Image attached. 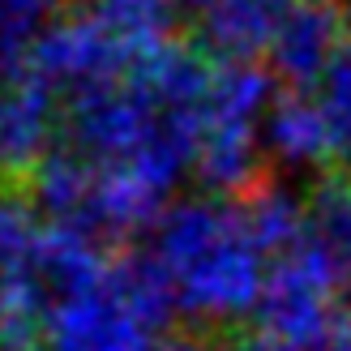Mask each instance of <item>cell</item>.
<instances>
[{
	"instance_id": "obj_3",
	"label": "cell",
	"mask_w": 351,
	"mask_h": 351,
	"mask_svg": "<svg viewBox=\"0 0 351 351\" xmlns=\"http://www.w3.org/2000/svg\"><path fill=\"white\" fill-rule=\"evenodd\" d=\"M347 17L339 9V0H295V9L283 17L274 43H270V60L274 73L291 82V90L317 86L330 60L339 56V47L347 43Z\"/></svg>"
},
{
	"instance_id": "obj_7",
	"label": "cell",
	"mask_w": 351,
	"mask_h": 351,
	"mask_svg": "<svg viewBox=\"0 0 351 351\" xmlns=\"http://www.w3.org/2000/svg\"><path fill=\"white\" fill-rule=\"evenodd\" d=\"M86 13L99 17L133 56H150L171 43V0H90Z\"/></svg>"
},
{
	"instance_id": "obj_5",
	"label": "cell",
	"mask_w": 351,
	"mask_h": 351,
	"mask_svg": "<svg viewBox=\"0 0 351 351\" xmlns=\"http://www.w3.org/2000/svg\"><path fill=\"white\" fill-rule=\"evenodd\" d=\"M291 9L295 0H215L206 9V39L227 60H253L257 51H270Z\"/></svg>"
},
{
	"instance_id": "obj_1",
	"label": "cell",
	"mask_w": 351,
	"mask_h": 351,
	"mask_svg": "<svg viewBox=\"0 0 351 351\" xmlns=\"http://www.w3.org/2000/svg\"><path fill=\"white\" fill-rule=\"evenodd\" d=\"M266 249L253 240L236 206L184 202L159 232V261L176 287V300L206 317H236L261 304Z\"/></svg>"
},
{
	"instance_id": "obj_4",
	"label": "cell",
	"mask_w": 351,
	"mask_h": 351,
	"mask_svg": "<svg viewBox=\"0 0 351 351\" xmlns=\"http://www.w3.org/2000/svg\"><path fill=\"white\" fill-rule=\"evenodd\" d=\"M295 249L317 261L335 287H351V171L330 167L326 180L313 189Z\"/></svg>"
},
{
	"instance_id": "obj_9",
	"label": "cell",
	"mask_w": 351,
	"mask_h": 351,
	"mask_svg": "<svg viewBox=\"0 0 351 351\" xmlns=\"http://www.w3.org/2000/svg\"><path fill=\"white\" fill-rule=\"evenodd\" d=\"M339 9H343V17H347V30H351V0H339Z\"/></svg>"
},
{
	"instance_id": "obj_6",
	"label": "cell",
	"mask_w": 351,
	"mask_h": 351,
	"mask_svg": "<svg viewBox=\"0 0 351 351\" xmlns=\"http://www.w3.org/2000/svg\"><path fill=\"white\" fill-rule=\"evenodd\" d=\"M270 142L291 163H326V167H335V159H339L322 103L308 99L304 90L283 95V103L270 112Z\"/></svg>"
},
{
	"instance_id": "obj_2",
	"label": "cell",
	"mask_w": 351,
	"mask_h": 351,
	"mask_svg": "<svg viewBox=\"0 0 351 351\" xmlns=\"http://www.w3.org/2000/svg\"><path fill=\"white\" fill-rule=\"evenodd\" d=\"M154 330L137 304L120 291L116 274H108L95 287L69 295L51 308L47 322V351H154Z\"/></svg>"
},
{
	"instance_id": "obj_8",
	"label": "cell",
	"mask_w": 351,
	"mask_h": 351,
	"mask_svg": "<svg viewBox=\"0 0 351 351\" xmlns=\"http://www.w3.org/2000/svg\"><path fill=\"white\" fill-rule=\"evenodd\" d=\"M322 112H326V125L330 137H335V154L339 159H351V39L339 47V56L330 60V69L322 73Z\"/></svg>"
}]
</instances>
